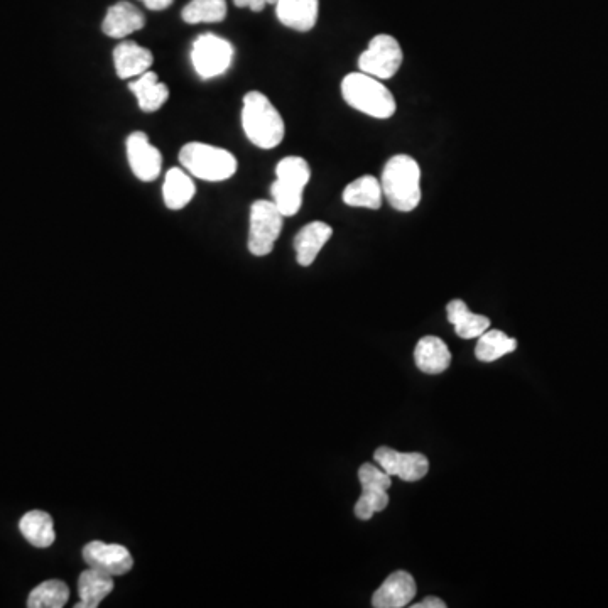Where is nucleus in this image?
I'll use <instances>...</instances> for the list:
<instances>
[{
    "mask_svg": "<svg viewBox=\"0 0 608 608\" xmlns=\"http://www.w3.org/2000/svg\"><path fill=\"white\" fill-rule=\"evenodd\" d=\"M380 185L384 198L397 212H413L421 203V168L408 154L392 156L384 166Z\"/></svg>",
    "mask_w": 608,
    "mask_h": 608,
    "instance_id": "f257e3e1",
    "label": "nucleus"
},
{
    "mask_svg": "<svg viewBox=\"0 0 608 608\" xmlns=\"http://www.w3.org/2000/svg\"><path fill=\"white\" fill-rule=\"evenodd\" d=\"M242 127L254 146L274 149L283 142L286 127L279 110L261 92H249L244 97Z\"/></svg>",
    "mask_w": 608,
    "mask_h": 608,
    "instance_id": "f03ea898",
    "label": "nucleus"
},
{
    "mask_svg": "<svg viewBox=\"0 0 608 608\" xmlns=\"http://www.w3.org/2000/svg\"><path fill=\"white\" fill-rule=\"evenodd\" d=\"M342 95L352 109L374 119H391L396 114V98L391 90L382 80L364 71L350 73L343 78Z\"/></svg>",
    "mask_w": 608,
    "mask_h": 608,
    "instance_id": "7ed1b4c3",
    "label": "nucleus"
},
{
    "mask_svg": "<svg viewBox=\"0 0 608 608\" xmlns=\"http://www.w3.org/2000/svg\"><path fill=\"white\" fill-rule=\"evenodd\" d=\"M311 180L308 161L299 156H288L277 163L276 181L272 183V201L284 218L294 217L303 205L304 188Z\"/></svg>",
    "mask_w": 608,
    "mask_h": 608,
    "instance_id": "20e7f679",
    "label": "nucleus"
},
{
    "mask_svg": "<svg viewBox=\"0 0 608 608\" xmlns=\"http://www.w3.org/2000/svg\"><path fill=\"white\" fill-rule=\"evenodd\" d=\"M180 163L191 176L212 183L232 178L239 166L232 152L203 142H190L181 147Z\"/></svg>",
    "mask_w": 608,
    "mask_h": 608,
    "instance_id": "39448f33",
    "label": "nucleus"
},
{
    "mask_svg": "<svg viewBox=\"0 0 608 608\" xmlns=\"http://www.w3.org/2000/svg\"><path fill=\"white\" fill-rule=\"evenodd\" d=\"M284 215L274 201L259 200L250 207L249 250L252 256L271 254L283 230Z\"/></svg>",
    "mask_w": 608,
    "mask_h": 608,
    "instance_id": "423d86ee",
    "label": "nucleus"
},
{
    "mask_svg": "<svg viewBox=\"0 0 608 608\" xmlns=\"http://www.w3.org/2000/svg\"><path fill=\"white\" fill-rule=\"evenodd\" d=\"M234 46L215 34H201L191 49V63L203 80L220 76L232 65Z\"/></svg>",
    "mask_w": 608,
    "mask_h": 608,
    "instance_id": "0eeeda50",
    "label": "nucleus"
},
{
    "mask_svg": "<svg viewBox=\"0 0 608 608\" xmlns=\"http://www.w3.org/2000/svg\"><path fill=\"white\" fill-rule=\"evenodd\" d=\"M402 60L404 55L399 41L391 34H377L370 41L369 48L360 55L359 68L360 71L379 80H389L392 76H396Z\"/></svg>",
    "mask_w": 608,
    "mask_h": 608,
    "instance_id": "6e6552de",
    "label": "nucleus"
},
{
    "mask_svg": "<svg viewBox=\"0 0 608 608\" xmlns=\"http://www.w3.org/2000/svg\"><path fill=\"white\" fill-rule=\"evenodd\" d=\"M362 495L355 504V516L360 521H369L374 514L382 512L389 505L387 490L391 489L392 477L382 468L372 463H364L359 470Z\"/></svg>",
    "mask_w": 608,
    "mask_h": 608,
    "instance_id": "1a4fd4ad",
    "label": "nucleus"
},
{
    "mask_svg": "<svg viewBox=\"0 0 608 608\" xmlns=\"http://www.w3.org/2000/svg\"><path fill=\"white\" fill-rule=\"evenodd\" d=\"M82 556L88 568L102 571L110 576L127 575L134 566L132 554L122 544L92 541L83 548Z\"/></svg>",
    "mask_w": 608,
    "mask_h": 608,
    "instance_id": "9d476101",
    "label": "nucleus"
},
{
    "mask_svg": "<svg viewBox=\"0 0 608 608\" xmlns=\"http://www.w3.org/2000/svg\"><path fill=\"white\" fill-rule=\"evenodd\" d=\"M374 458L384 472L404 482H418L428 475L429 460L423 453H401L389 446H380L375 450Z\"/></svg>",
    "mask_w": 608,
    "mask_h": 608,
    "instance_id": "9b49d317",
    "label": "nucleus"
},
{
    "mask_svg": "<svg viewBox=\"0 0 608 608\" xmlns=\"http://www.w3.org/2000/svg\"><path fill=\"white\" fill-rule=\"evenodd\" d=\"M127 159L137 180L154 181L163 169V156L158 147L152 146L144 132H134L127 137Z\"/></svg>",
    "mask_w": 608,
    "mask_h": 608,
    "instance_id": "f8f14e48",
    "label": "nucleus"
},
{
    "mask_svg": "<svg viewBox=\"0 0 608 608\" xmlns=\"http://www.w3.org/2000/svg\"><path fill=\"white\" fill-rule=\"evenodd\" d=\"M416 597V581L408 571H394L380 585L372 597V607L402 608L408 607Z\"/></svg>",
    "mask_w": 608,
    "mask_h": 608,
    "instance_id": "ddd939ff",
    "label": "nucleus"
},
{
    "mask_svg": "<svg viewBox=\"0 0 608 608\" xmlns=\"http://www.w3.org/2000/svg\"><path fill=\"white\" fill-rule=\"evenodd\" d=\"M333 228L325 222L304 225L294 237V250L299 266L308 267L316 261L326 242L332 239Z\"/></svg>",
    "mask_w": 608,
    "mask_h": 608,
    "instance_id": "4468645a",
    "label": "nucleus"
},
{
    "mask_svg": "<svg viewBox=\"0 0 608 608\" xmlns=\"http://www.w3.org/2000/svg\"><path fill=\"white\" fill-rule=\"evenodd\" d=\"M320 0H277V19L294 31H311L318 21Z\"/></svg>",
    "mask_w": 608,
    "mask_h": 608,
    "instance_id": "2eb2a0df",
    "label": "nucleus"
},
{
    "mask_svg": "<svg viewBox=\"0 0 608 608\" xmlns=\"http://www.w3.org/2000/svg\"><path fill=\"white\" fill-rule=\"evenodd\" d=\"M146 26V17L131 2H117L105 16L102 31L109 38L122 39Z\"/></svg>",
    "mask_w": 608,
    "mask_h": 608,
    "instance_id": "dca6fc26",
    "label": "nucleus"
},
{
    "mask_svg": "<svg viewBox=\"0 0 608 608\" xmlns=\"http://www.w3.org/2000/svg\"><path fill=\"white\" fill-rule=\"evenodd\" d=\"M152 53L132 41L117 44L114 49V65L117 76L122 80H129L134 76H141L152 66Z\"/></svg>",
    "mask_w": 608,
    "mask_h": 608,
    "instance_id": "f3484780",
    "label": "nucleus"
},
{
    "mask_svg": "<svg viewBox=\"0 0 608 608\" xmlns=\"http://www.w3.org/2000/svg\"><path fill=\"white\" fill-rule=\"evenodd\" d=\"M446 313H448V321L455 326L456 335L463 340L478 338L490 328L489 318L472 313L462 299L450 301L446 306Z\"/></svg>",
    "mask_w": 608,
    "mask_h": 608,
    "instance_id": "a211bd4d",
    "label": "nucleus"
},
{
    "mask_svg": "<svg viewBox=\"0 0 608 608\" xmlns=\"http://www.w3.org/2000/svg\"><path fill=\"white\" fill-rule=\"evenodd\" d=\"M414 360L424 374H441L450 367L451 353L441 338L424 337L416 345Z\"/></svg>",
    "mask_w": 608,
    "mask_h": 608,
    "instance_id": "6ab92c4d",
    "label": "nucleus"
},
{
    "mask_svg": "<svg viewBox=\"0 0 608 608\" xmlns=\"http://www.w3.org/2000/svg\"><path fill=\"white\" fill-rule=\"evenodd\" d=\"M342 198L343 203L348 207L379 210L382 207V200H384V191H382L380 180H377L375 176L365 174L352 181L343 190Z\"/></svg>",
    "mask_w": 608,
    "mask_h": 608,
    "instance_id": "aec40b11",
    "label": "nucleus"
},
{
    "mask_svg": "<svg viewBox=\"0 0 608 608\" xmlns=\"http://www.w3.org/2000/svg\"><path fill=\"white\" fill-rule=\"evenodd\" d=\"M112 590H114V576L88 568L78 578L80 603H76L75 608H97Z\"/></svg>",
    "mask_w": 608,
    "mask_h": 608,
    "instance_id": "412c9836",
    "label": "nucleus"
},
{
    "mask_svg": "<svg viewBox=\"0 0 608 608\" xmlns=\"http://www.w3.org/2000/svg\"><path fill=\"white\" fill-rule=\"evenodd\" d=\"M129 90L136 95L139 109L144 112H156L168 102V87L163 82H159L158 75L152 71L142 73L129 85Z\"/></svg>",
    "mask_w": 608,
    "mask_h": 608,
    "instance_id": "4be33fe9",
    "label": "nucleus"
},
{
    "mask_svg": "<svg viewBox=\"0 0 608 608\" xmlns=\"http://www.w3.org/2000/svg\"><path fill=\"white\" fill-rule=\"evenodd\" d=\"M19 531L34 548H49L56 541L55 524L48 512L31 511L19 521Z\"/></svg>",
    "mask_w": 608,
    "mask_h": 608,
    "instance_id": "5701e85b",
    "label": "nucleus"
},
{
    "mask_svg": "<svg viewBox=\"0 0 608 608\" xmlns=\"http://www.w3.org/2000/svg\"><path fill=\"white\" fill-rule=\"evenodd\" d=\"M195 183L181 168L169 169L164 178L163 198L169 210L185 208L195 196Z\"/></svg>",
    "mask_w": 608,
    "mask_h": 608,
    "instance_id": "b1692460",
    "label": "nucleus"
},
{
    "mask_svg": "<svg viewBox=\"0 0 608 608\" xmlns=\"http://www.w3.org/2000/svg\"><path fill=\"white\" fill-rule=\"evenodd\" d=\"M517 342L514 338L507 337L500 330H487L484 335L478 337L475 355L480 362H495L504 355L516 352Z\"/></svg>",
    "mask_w": 608,
    "mask_h": 608,
    "instance_id": "393cba45",
    "label": "nucleus"
},
{
    "mask_svg": "<svg viewBox=\"0 0 608 608\" xmlns=\"http://www.w3.org/2000/svg\"><path fill=\"white\" fill-rule=\"evenodd\" d=\"M70 598V588L61 580H48L29 593V608H61Z\"/></svg>",
    "mask_w": 608,
    "mask_h": 608,
    "instance_id": "a878e982",
    "label": "nucleus"
},
{
    "mask_svg": "<svg viewBox=\"0 0 608 608\" xmlns=\"http://www.w3.org/2000/svg\"><path fill=\"white\" fill-rule=\"evenodd\" d=\"M227 16V2L225 0H191L185 6L181 17L188 24H212L222 22Z\"/></svg>",
    "mask_w": 608,
    "mask_h": 608,
    "instance_id": "bb28decb",
    "label": "nucleus"
},
{
    "mask_svg": "<svg viewBox=\"0 0 608 608\" xmlns=\"http://www.w3.org/2000/svg\"><path fill=\"white\" fill-rule=\"evenodd\" d=\"M240 9H250L252 12H261L266 6H276L277 0H234Z\"/></svg>",
    "mask_w": 608,
    "mask_h": 608,
    "instance_id": "cd10ccee",
    "label": "nucleus"
},
{
    "mask_svg": "<svg viewBox=\"0 0 608 608\" xmlns=\"http://www.w3.org/2000/svg\"><path fill=\"white\" fill-rule=\"evenodd\" d=\"M141 2H144V6L151 11H164L173 4L174 0H141Z\"/></svg>",
    "mask_w": 608,
    "mask_h": 608,
    "instance_id": "c85d7f7f",
    "label": "nucleus"
},
{
    "mask_svg": "<svg viewBox=\"0 0 608 608\" xmlns=\"http://www.w3.org/2000/svg\"><path fill=\"white\" fill-rule=\"evenodd\" d=\"M414 608H445L446 603L440 598L428 597L424 598L423 602L416 603L413 605Z\"/></svg>",
    "mask_w": 608,
    "mask_h": 608,
    "instance_id": "c756f323",
    "label": "nucleus"
}]
</instances>
